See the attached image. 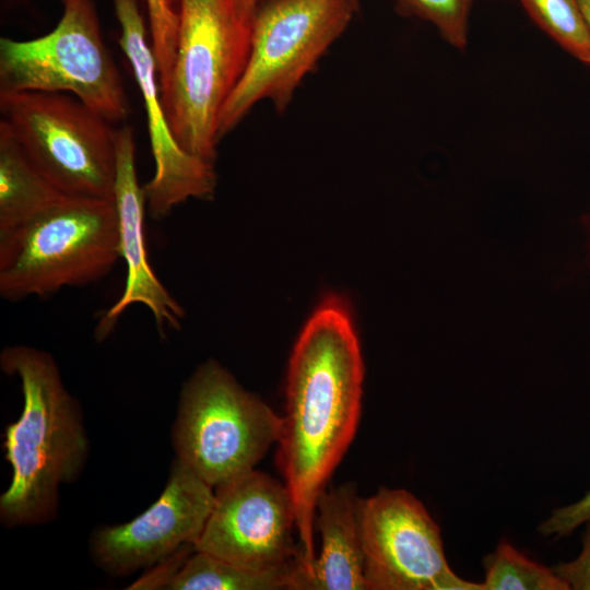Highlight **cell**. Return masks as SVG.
Instances as JSON below:
<instances>
[{
    "instance_id": "obj_1",
    "label": "cell",
    "mask_w": 590,
    "mask_h": 590,
    "mask_svg": "<svg viewBox=\"0 0 590 590\" xmlns=\"http://www.w3.org/2000/svg\"><path fill=\"white\" fill-rule=\"evenodd\" d=\"M364 363L351 310L330 295L292 351L278 464L295 509L299 568L316 559V504L352 442L362 408Z\"/></svg>"
},
{
    "instance_id": "obj_2",
    "label": "cell",
    "mask_w": 590,
    "mask_h": 590,
    "mask_svg": "<svg viewBox=\"0 0 590 590\" xmlns=\"http://www.w3.org/2000/svg\"><path fill=\"white\" fill-rule=\"evenodd\" d=\"M0 367L19 378L23 394L21 415L4 433L12 477L0 496V520L11 528L43 524L58 514L60 486L83 472L88 455L83 413L46 351L4 347Z\"/></svg>"
},
{
    "instance_id": "obj_3",
    "label": "cell",
    "mask_w": 590,
    "mask_h": 590,
    "mask_svg": "<svg viewBox=\"0 0 590 590\" xmlns=\"http://www.w3.org/2000/svg\"><path fill=\"white\" fill-rule=\"evenodd\" d=\"M177 3L176 55L161 98L180 146L214 164L220 114L245 69L258 5L250 0Z\"/></svg>"
},
{
    "instance_id": "obj_4",
    "label": "cell",
    "mask_w": 590,
    "mask_h": 590,
    "mask_svg": "<svg viewBox=\"0 0 590 590\" xmlns=\"http://www.w3.org/2000/svg\"><path fill=\"white\" fill-rule=\"evenodd\" d=\"M119 259L114 199L63 194L0 233V296L17 302L85 286Z\"/></svg>"
},
{
    "instance_id": "obj_5",
    "label": "cell",
    "mask_w": 590,
    "mask_h": 590,
    "mask_svg": "<svg viewBox=\"0 0 590 590\" xmlns=\"http://www.w3.org/2000/svg\"><path fill=\"white\" fill-rule=\"evenodd\" d=\"M281 428L282 416L209 359L180 390L172 442L175 458L216 488L255 470Z\"/></svg>"
},
{
    "instance_id": "obj_6",
    "label": "cell",
    "mask_w": 590,
    "mask_h": 590,
    "mask_svg": "<svg viewBox=\"0 0 590 590\" xmlns=\"http://www.w3.org/2000/svg\"><path fill=\"white\" fill-rule=\"evenodd\" d=\"M358 0H267L257 7L245 69L219 118V139L262 101L278 111L344 33Z\"/></svg>"
},
{
    "instance_id": "obj_7",
    "label": "cell",
    "mask_w": 590,
    "mask_h": 590,
    "mask_svg": "<svg viewBox=\"0 0 590 590\" xmlns=\"http://www.w3.org/2000/svg\"><path fill=\"white\" fill-rule=\"evenodd\" d=\"M62 7L48 34L0 39V93H70L106 120H125L129 102L93 0H62Z\"/></svg>"
},
{
    "instance_id": "obj_8",
    "label": "cell",
    "mask_w": 590,
    "mask_h": 590,
    "mask_svg": "<svg viewBox=\"0 0 590 590\" xmlns=\"http://www.w3.org/2000/svg\"><path fill=\"white\" fill-rule=\"evenodd\" d=\"M1 120L45 178L67 196L114 199L117 129L66 93H0Z\"/></svg>"
},
{
    "instance_id": "obj_9",
    "label": "cell",
    "mask_w": 590,
    "mask_h": 590,
    "mask_svg": "<svg viewBox=\"0 0 590 590\" xmlns=\"http://www.w3.org/2000/svg\"><path fill=\"white\" fill-rule=\"evenodd\" d=\"M359 522L366 590H483L451 569L437 522L410 492L361 498Z\"/></svg>"
},
{
    "instance_id": "obj_10",
    "label": "cell",
    "mask_w": 590,
    "mask_h": 590,
    "mask_svg": "<svg viewBox=\"0 0 590 590\" xmlns=\"http://www.w3.org/2000/svg\"><path fill=\"white\" fill-rule=\"evenodd\" d=\"M295 509L285 485L252 470L215 488V500L194 550L255 570L299 564Z\"/></svg>"
},
{
    "instance_id": "obj_11",
    "label": "cell",
    "mask_w": 590,
    "mask_h": 590,
    "mask_svg": "<svg viewBox=\"0 0 590 590\" xmlns=\"http://www.w3.org/2000/svg\"><path fill=\"white\" fill-rule=\"evenodd\" d=\"M214 500L215 488L175 458L162 494L146 510L92 533V559L113 577L154 567L181 548L194 546Z\"/></svg>"
},
{
    "instance_id": "obj_12",
    "label": "cell",
    "mask_w": 590,
    "mask_h": 590,
    "mask_svg": "<svg viewBox=\"0 0 590 590\" xmlns=\"http://www.w3.org/2000/svg\"><path fill=\"white\" fill-rule=\"evenodd\" d=\"M120 25L119 45L142 95L155 170L143 186L152 217L163 219L188 199H211L214 164L185 151L176 140L161 98L154 52L137 0H113Z\"/></svg>"
},
{
    "instance_id": "obj_13",
    "label": "cell",
    "mask_w": 590,
    "mask_h": 590,
    "mask_svg": "<svg viewBox=\"0 0 590 590\" xmlns=\"http://www.w3.org/2000/svg\"><path fill=\"white\" fill-rule=\"evenodd\" d=\"M114 202L118 219L119 253L126 263L127 275L120 297L98 320L96 339L102 341L107 338L125 310L135 304L150 310L161 333L165 329L179 330L185 311L160 281L148 258L144 232L146 198L138 179L135 141L130 126L117 129Z\"/></svg>"
},
{
    "instance_id": "obj_14",
    "label": "cell",
    "mask_w": 590,
    "mask_h": 590,
    "mask_svg": "<svg viewBox=\"0 0 590 590\" xmlns=\"http://www.w3.org/2000/svg\"><path fill=\"white\" fill-rule=\"evenodd\" d=\"M359 502L353 483L321 493L315 515L320 555L308 569L295 568L292 590H366Z\"/></svg>"
},
{
    "instance_id": "obj_15",
    "label": "cell",
    "mask_w": 590,
    "mask_h": 590,
    "mask_svg": "<svg viewBox=\"0 0 590 590\" xmlns=\"http://www.w3.org/2000/svg\"><path fill=\"white\" fill-rule=\"evenodd\" d=\"M292 570H255L186 546L155 565L129 589L292 590Z\"/></svg>"
},
{
    "instance_id": "obj_16",
    "label": "cell",
    "mask_w": 590,
    "mask_h": 590,
    "mask_svg": "<svg viewBox=\"0 0 590 590\" xmlns=\"http://www.w3.org/2000/svg\"><path fill=\"white\" fill-rule=\"evenodd\" d=\"M61 196L0 119V233L27 221Z\"/></svg>"
},
{
    "instance_id": "obj_17",
    "label": "cell",
    "mask_w": 590,
    "mask_h": 590,
    "mask_svg": "<svg viewBox=\"0 0 590 590\" xmlns=\"http://www.w3.org/2000/svg\"><path fill=\"white\" fill-rule=\"evenodd\" d=\"M483 590H570L552 567L539 564L502 540L483 558Z\"/></svg>"
},
{
    "instance_id": "obj_18",
    "label": "cell",
    "mask_w": 590,
    "mask_h": 590,
    "mask_svg": "<svg viewBox=\"0 0 590 590\" xmlns=\"http://www.w3.org/2000/svg\"><path fill=\"white\" fill-rule=\"evenodd\" d=\"M534 23L566 52L590 66V30L578 0H520Z\"/></svg>"
},
{
    "instance_id": "obj_19",
    "label": "cell",
    "mask_w": 590,
    "mask_h": 590,
    "mask_svg": "<svg viewBox=\"0 0 590 590\" xmlns=\"http://www.w3.org/2000/svg\"><path fill=\"white\" fill-rule=\"evenodd\" d=\"M472 4L473 0H397V11L429 22L449 45L463 50Z\"/></svg>"
},
{
    "instance_id": "obj_20",
    "label": "cell",
    "mask_w": 590,
    "mask_h": 590,
    "mask_svg": "<svg viewBox=\"0 0 590 590\" xmlns=\"http://www.w3.org/2000/svg\"><path fill=\"white\" fill-rule=\"evenodd\" d=\"M151 46L155 56L160 91L168 83L177 46L178 4L177 0H145Z\"/></svg>"
},
{
    "instance_id": "obj_21",
    "label": "cell",
    "mask_w": 590,
    "mask_h": 590,
    "mask_svg": "<svg viewBox=\"0 0 590 590\" xmlns=\"http://www.w3.org/2000/svg\"><path fill=\"white\" fill-rule=\"evenodd\" d=\"M590 520V491L573 504L556 507L538 527L543 536H567Z\"/></svg>"
},
{
    "instance_id": "obj_22",
    "label": "cell",
    "mask_w": 590,
    "mask_h": 590,
    "mask_svg": "<svg viewBox=\"0 0 590 590\" xmlns=\"http://www.w3.org/2000/svg\"><path fill=\"white\" fill-rule=\"evenodd\" d=\"M579 554L568 562L552 566L570 590H590V520L586 523Z\"/></svg>"
},
{
    "instance_id": "obj_23",
    "label": "cell",
    "mask_w": 590,
    "mask_h": 590,
    "mask_svg": "<svg viewBox=\"0 0 590 590\" xmlns=\"http://www.w3.org/2000/svg\"><path fill=\"white\" fill-rule=\"evenodd\" d=\"M578 2L590 30V0H578Z\"/></svg>"
},
{
    "instance_id": "obj_24",
    "label": "cell",
    "mask_w": 590,
    "mask_h": 590,
    "mask_svg": "<svg viewBox=\"0 0 590 590\" xmlns=\"http://www.w3.org/2000/svg\"><path fill=\"white\" fill-rule=\"evenodd\" d=\"M253 4L259 5L260 3L267 1V0H250Z\"/></svg>"
}]
</instances>
